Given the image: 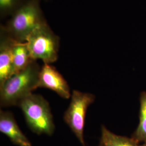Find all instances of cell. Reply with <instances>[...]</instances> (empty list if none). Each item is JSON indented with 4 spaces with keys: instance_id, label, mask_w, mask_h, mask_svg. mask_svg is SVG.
<instances>
[{
    "instance_id": "1",
    "label": "cell",
    "mask_w": 146,
    "mask_h": 146,
    "mask_svg": "<svg viewBox=\"0 0 146 146\" xmlns=\"http://www.w3.org/2000/svg\"><path fill=\"white\" fill-rule=\"evenodd\" d=\"M41 67L34 60L26 68L11 76L0 85L1 107L17 106L21 100L37 89Z\"/></svg>"
},
{
    "instance_id": "2",
    "label": "cell",
    "mask_w": 146,
    "mask_h": 146,
    "mask_svg": "<svg viewBox=\"0 0 146 146\" xmlns=\"http://www.w3.org/2000/svg\"><path fill=\"white\" fill-rule=\"evenodd\" d=\"M40 0H29L16 11L2 30L11 38L18 42H26L33 31L47 23L40 5Z\"/></svg>"
},
{
    "instance_id": "3",
    "label": "cell",
    "mask_w": 146,
    "mask_h": 146,
    "mask_svg": "<svg viewBox=\"0 0 146 146\" xmlns=\"http://www.w3.org/2000/svg\"><path fill=\"white\" fill-rule=\"evenodd\" d=\"M17 106L33 132L37 135H52L55 128L53 117L49 102L42 95L31 93Z\"/></svg>"
},
{
    "instance_id": "4",
    "label": "cell",
    "mask_w": 146,
    "mask_h": 146,
    "mask_svg": "<svg viewBox=\"0 0 146 146\" xmlns=\"http://www.w3.org/2000/svg\"><path fill=\"white\" fill-rule=\"evenodd\" d=\"M26 42L33 60H41L48 64L58 60L60 38L47 23L33 31Z\"/></svg>"
},
{
    "instance_id": "5",
    "label": "cell",
    "mask_w": 146,
    "mask_h": 146,
    "mask_svg": "<svg viewBox=\"0 0 146 146\" xmlns=\"http://www.w3.org/2000/svg\"><path fill=\"white\" fill-rule=\"evenodd\" d=\"M95 95L89 93L73 90L71 101L63 115V120L76 136L82 146H86L84 129L89 106L95 101Z\"/></svg>"
},
{
    "instance_id": "6",
    "label": "cell",
    "mask_w": 146,
    "mask_h": 146,
    "mask_svg": "<svg viewBox=\"0 0 146 146\" xmlns=\"http://www.w3.org/2000/svg\"><path fill=\"white\" fill-rule=\"evenodd\" d=\"M38 88L50 89L65 99H69L72 95L67 81L50 64L44 63L41 67L37 84Z\"/></svg>"
},
{
    "instance_id": "7",
    "label": "cell",
    "mask_w": 146,
    "mask_h": 146,
    "mask_svg": "<svg viewBox=\"0 0 146 146\" xmlns=\"http://www.w3.org/2000/svg\"><path fill=\"white\" fill-rule=\"evenodd\" d=\"M0 131L7 136L11 142L18 146H32L22 133L13 114L9 111L0 110Z\"/></svg>"
},
{
    "instance_id": "8",
    "label": "cell",
    "mask_w": 146,
    "mask_h": 146,
    "mask_svg": "<svg viewBox=\"0 0 146 146\" xmlns=\"http://www.w3.org/2000/svg\"><path fill=\"white\" fill-rule=\"evenodd\" d=\"M15 41L0 29V85L13 75V48Z\"/></svg>"
},
{
    "instance_id": "9",
    "label": "cell",
    "mask_w": 146,
    "mask_h": 146,
    "mask_svg": "<svg viewBox=\"0 0 146 146\" xmlns=\"http://www.w3.org/2000/svg\"><path fill=\"white\" fill-rule=\"evenodd\" d=\"M33 61L26 42L16 41L13 48V75L25 69Z\"/></svg>"
},
{
    "instance_id": "10",
    "label": "cell",
    "mask_w": 146,
    "mask_h": 146,
    "mask_svg": "<svg viewBox=\"0 0 146 146\" xmlns=\"http://www.w3.org/2000/svg\"><path fill=\"white\" fill-rule=\"evenodd\" d=\"M101 142L104 146H146V143L140 145L133 138L117 135L109 131L105 126L101 128Z\"/></svg>"
},
{
    "instance_id": "11",
    "label": "cell",
    "mask_w": 146,
    "mask_h": 146,
    "mask_svg": "<svg viewBox=\"0 0 146 146\" xmlns=\"http://www.w3.org/2000/svg\"><path fill=\"white\" fill-rule=\"evenodd\" d=\"M140 103L139 123L131 137L140 143H146V92L141 93Z\"/></svg>"
},
{
    "instance_id": "12",
    "label": "cell",
    "mask_w": 146,
    "mask_h": 146,
    "mask_svg": "<svg viewBox=\"0 0 146 146\" xmlns=\"http://www.w3.org/2000/svg\"><path fill=\"white\" fill-rule=\"evenodd\" d=\"M29 0H0V16H11Z\"/></svg>"
},
{
    "instance_id": "13",
    "label": "cell",
    "mask_w": 146,
    "mask_h": 146,
    "mask_svg": "<svg viewBox=\"0 0 146 146\" xmlns=\"http://www.w3.org/2000/svg\"><path fill=\"white\" fill-rule=\"evenodd\" d=\"M98 146H104V144L100 141V143L99 145Z\"/></svg>"
}]
</instances>
